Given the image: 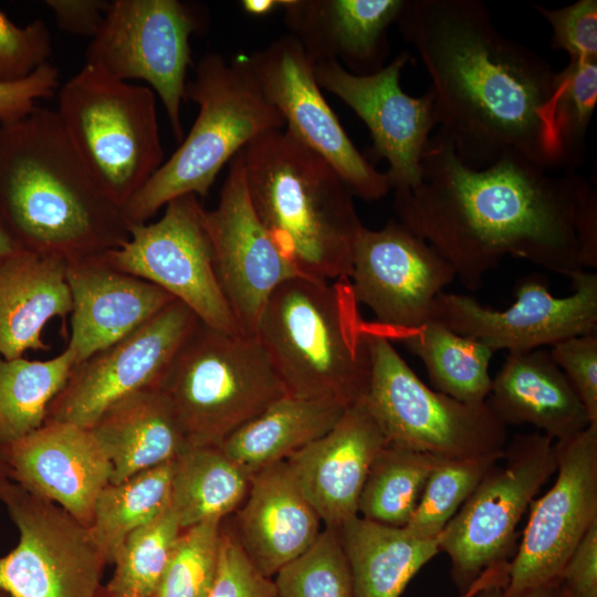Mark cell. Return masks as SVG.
Returning a JSON list of instances; mask_svg holds the SVG:
<instances>
[{
  "instance_id": "1",
  "label": "cell",
  "mask_w": 597,
  "mask_h": 597,
  "mask_svg": "<svg viewBox=\"0 0 597 597\" xmlns=\"http://www.w3.org/2000/svg\"><path fill=\"white\" fill-rule=\"evenodd\" d=\"M420 166L417 186L395 190L397 220L468 289L507 255L569 279L597 268V190L575 170L556 174L513 154L473 168L437 132Z\"/></svg>"
},
{
  "instance_id": "2",
  "label": "cell",
  "mask_w": 597,
  "mask_h": 597,
  "mask_svg": "<svg viewBox=\"0 0 597 597\" xmlns=\"http://www.w3.org/2000/svg\"><path fill=\"white\" fill-rule=\"evenodd\" d=\"M431 80L437 133L473 168L506 155L570 170L551 104L555 72L502 34L479 0H407L397 21Z\"/></svg>"
},
{
  "instance_id": "3",
  "label": "cell",
  "mask_w": 597,
  "mask_h": 597,
  "mask_svg": "<svg viewBox=\"0 0 597 597\" xmlns=\"http://www.w3.org/2000/svg\"><path fill=\"white\" fill-rule=\"evenodd\" d=\"M0 223L19 250L66 261L118 248L132 224L93 178L56 112L40 106L0 124Z\"/></svg>"
},
{
  "instance_id": "4",
  "label": "cell",
  "mask_w": 597,
  "mask_h": 597,
  "mask_svg": "<svg viewBox=\"0 0 597 597\" xmlns=\"http://www.w3.org/2000/svg\"><path fill=\"white\" fill-rule=\"evenodd\" d=\"M241 154L250 202L281 254L304 276L348 279L365 226L334 167L286 129Z\"/></svg>"
},
{
  "instance_id": "5",
  "label": "cell",
  "mask_w": 597,
  "mask_h": 597,
  "mask_svg": "<svg viewBox=\"0 0 597 597\" xmlns=\"http://www.w3.org/2000/svg\"><path fill=\"white\" fill-rule=\"evenodd\" d=\"M255 336L287 395L348 408L366 397L368 325L348 279L337 284L297 275L269 296Z\"/></svg>"
},
{
  "instance_id": "6",
  "label": "cell",
  "mask_w": 597,
  "mask_h": 597,
  "mask_svg": "<svg viewBox=\"0 0 597 597\" xmlns=\"http://www.w3.org/2000/svg\"><path fill=\"white\" fill-rule=\"evenodd\" d=\"M198 115L180 146L123 208L132 224L146 223L171 200L205 197L222 167L258 137L285 127L263 93L247 56L228 62L205 54L186 85Z\"/></svg>"
},
{
  "instance_id": "7",
  "label": "cell",
  "mask_w": 597,
  "mask_h": 597,
  "mask_svg": "<svg viewBox=\"0 0 597 597\" xmlns=\"http://www.w3.org/2000/svg\"><path fill=\"white\" fill-rule=\"evenodd\" d=\"M157 387L189 446L220 447L286 395L256 336L227 334L200 321Z\"/></svg>"
},
{
  "instance_id": "8",
  "label": "cell",
  "mask_w": 597,
  "mask_h": 597,
  "mask_svg": "<svg viewBox=\"0 0 597 597\" xmlns=\"http://www.w3.org/2000/svg\"><path fill=\"white\" fill-rule=\"evenodd\" d=\"M55 112L93 178L122 209L164 163L156 96L147 85L84 63L59 88Z\"/></svg>"
},
{
  "instance_id": "9",
  "label": "cell",
  "mask_w": 597,
  "mask_h": 597,
  "mask_svg": "<svg viewBox=\"0 0 597 597\" xmlns=\"http://www.w3.org/2000/svg\"><path fill=\"white\" fill-rule=\"evenodd\" d=\"M371 370L364 398L388 443L441 459L502 453L507 427L488 402L467 404L429 388L395 349L368 325Z\"/></svg>"
},
{
  "instance_id": "10",
  "label": "cell",
  "mask_w": 597,
  "mask_h": 597,
  "mask_svg": "<svg viewBox=\"0 0 597 597\" xmlns=\"http://www.w3.org/2000/svg\"><path fill=\"white\" fill-rule=\"evenodd\" d=\"M554 440L542 432L517 434L503 464L490 469L439 536L451 576L464 593L489 567L507 562L517 525L538 490L556 472Z\"/></svg>"
},
{
  "instance_id": "11",
  "label": "cell",
  "mask_w": 597,
  "mask_h": 597,
  "mask_svg": "<svg viewBox=\"0 0 597 597\" xmlns=\"http://www.w3.org/2000/svg\"><path fill=\"white\" fill-rule=\"evenodd\" d=\"M199 8L179 0H113L85 53L108 76L146 82L160 98L176 140L191 64L190 36L202 30Z\"/></svg>"
},
{
  "instance_id": "12",
  "label": "cell",
  "mask_w": 597,
  "mask_h": 597,
  "mask_svg": "<svg viewBox=\"0 0 597 597\" xmlns=\"http://www.w3.org/2000/svg\"><path fill=\"white\" fill-rule=\"evenodd\" d=\"M0 501L19 531L15 548L0 557V590L8 597H95L107 559L88 527L3 469Z\"/></svg>"
},
{
  "instance_id": "13",
  "label": "cell",
  "mask_w": 597,
  "mask_h": 597,
  "mask_svg": "<svg viewBox=\"0 0 597 597\" xmlns=\"http://www.w3.org/2000/svg\"><path fill=\"white\" fill-rule=\"evenodd\" d=\"M205 216L198 196L178 197L156 222L130 224L128 239L105 255L114 268L169 293L205 325L242 334L216 274Z\"/></svg>"
},
{
  "instance_id": "14",
  "label": "cell",
  "mask_w": 597,
  "mask_h": 597,
  "mask_svg": "<svg viewBox=\"0 0 597 597\" xmlns=\"http://www.w3.org/2000/svg\"><path fill=\"white\" fill-rule=\"evenodd\" d=\"M554 446L557 476L528 507L522 542L509 564L505 596L558 582L566 562L597 523V425Z\"/></svg>"
},
{
  "instance_id": "15",
  "label": "cell",
  "mask_w": 597,
  "mask_h": 597,
  "mask_svg": "<svg viewBox=\"0 0 597 597\" xmlns=\"http://www.w3.org/2000/svg\"><path fill=\"white\" fill-rule=\"evenodd\" d=\"M263 93L285 122V129L321 155L353 196L379 200L392 186L356 148L321 92L316 62L291 34L247 56Z\"/></svg>"
},
{
  "instance_id": "16",
  "label": "cell",
  "mask_w": 597,
  "mask_h": 597,
  "mask_svg": "<svg viewBox=\"0 0 597 597\" xmlns=\"http://www.w3.org/2000/svg\"><path fill=\"white\" fill-rule=\"evenodd\" d=\"M454 279L451 265L397 219L379 230L362 229L348 276L356 303L397 341L432 320L438 294Z\"/></svg>"
},
{
  "instance_id": "17",
  "label": "cell",
  "mask_w": 597,
  "mask_h": 597,
  "mask_svg": "<svg viewBox=\"0 0 597 597\" xmlns=\"http://www.w3.org/2000/svg\"><path fill=\"white\" fill-rule=\"evenodd\" d=\"M570 280L573 293L557 297L541 276L530 275L515 286L516 302L504 311L489 308L471 296L441 292L432 320L493 352L522 353L553 346L596 333L597 274L582 271Z\"/></svg>"
},
{
  "instance_id": "18",
  "label": "cell",
  "mask_w": 597,
  "mask_h": 597,
  "mask_svg": "<svg viewBox=\"0 0 597 597\" xmlns=\"http://www.w3.org/2000/svg\"><path fill=\"white\" fill-rule=\"evenodd\" d=\"M198 323L193 312L175 300L126 337L76 364L46 421L91 428L118 400L157 387Z\"/></svg>"
},
{
  "instance_id": "19",
  "label": "cell",
  "mask_w": 597,
  "mask_h": 597,
  "mask_svg": "<svg viewBox=\"0 0 597 597\" xmlns=\"http://www.w3.org/2000/svg\"><path fill=\"white\" fill-rule=\"evenodd\" d=\"M410 60L404 51L368 75L353 74L336 60L315 64L320 87L342 100L366 124L374 155L388 163L386 172L394 190L420 182L421 158L437 127L432 92L415 97L401 88V71Z\"/></svg>"
},
{
  "instance_id": "20",
  "label": "cell",
  "mask_w": 597,
  "mask_h": 597,
  "mask_svg": "<svg viewBox=\"0 0 597 597\" xmlns=\"http://www.w3.org/2000/svg\"><path fill=\"white\" fill-rule=\"evenodd\" d=\"M205 220L223 295L240 332L255 336L269 296L302 274L277 250L252 208L241 150L231 160L217 207L206 210Z\"/></svg>"
},
{
  "instance_id": "21",
  "label": "cell",
  "mask_w": 597,
  "mask_h": 597,
  "mask_svg": "<svg viewBox=\"0 0 597 597\" xmlns=\"http://www.w3.org/2000/svg\"><path fill=\"white\" fill-rule=\"evenodd\" d=\"M4 474L90 527L95 502L111 483L112 465L90 428L45 421L0 450Z\"/></svg>"
},
{
  "instance_id": "22",
  "label": "cell",
  "mask_w": 597,
  "mask_h": 597,
  "mask_svg": "<svg viewBox=\"0 0 597 597\" xmlns=\"http://www.w3.org/2000/svg\"><path fill=\"white\" fill-rule=\"evenodd\" d=\"M387 443L363 399L348 407L328 432L286 460L327 528L338 530L358 515L369 468Z\"/></svg>"
},
{
  "instance_id": "23",
  "label": "cell",
  "mask_w": 597,
  "mask_h": 597,
  "mask_svg": "<svg viewBox=\"0 0 597 597\" xmlns=\"http://www.w3.org/2000/svg\"><path fill=\"white\" fill-rule=\"evenodd\" d=\"M72 297L67 348L76 364L126 337L175 298L143 279L114 268L105 252L66 261Z\"/></svg>"
},
{
  "instance_id": "24",
  "label": "cell",
  "mask_w": 597,
  "mask_h": 597,
  "mask_svg": "<svg viewBox=\"0 0 597 597\" xmlns=\"http://www.w3.org/2000/svg\"><path fill=\"white\" fill-rule=\"evenodd\" d=\"M407 0H284L285 23L315 61L342 60L356 75L384 67L388 29Z\"/></svg>"
},
{
  "instance_id": "25",
  "label": "cell",
  "mask_w": 597,
  "mask_h": 597,
  "mask_svg": "<svg viewBox=\"0 0 597 597\" xmlns=\"http://www.w3.org/2000/svg\"><path fill=\"white\" fill-rule=\"evenodd\" d=\"M321 522L285 460L251 475L233 531L252 563L272 578L315 542Z\"/></svg>"
},
{
  "instance_id": "26",
  "label": "cell",
  "mask_w": 597,
  "mask_h": 597,
  "mask_svg": "<svg viewBox=\"0 0 597 597\" xmlns=\"http://www.w3.org/2000/svg\"><path fill=\"white\" fill-rule=\"evenodd\" d=\"M486 402L506 427L531 425L554 441L591 425L565 374L542 348L509 353Z\"/></svg>"
},
{
  "instance_id": "27",
  "label": "cell",
  "mask_w": 597,
  "mask_h": 597,
  "mask_svg": "<svg viewBox=\"0 0 597 597\" xmlns=\"http://www.w3.org/2000/svg\"><path fill=\"white\" fill-rule=\"evenodd\" d=\"M66 260L19 251L0 262V355L22 357L27 350L50 348L44 326L71 314Z\"/></svg>"
},
{
  "instance_id": "28",
  "label": "cell",
  "mask_w": 597,
  "mask_h": 597,
  "mask_svg": "<svg viewBox=\"0 0 597 597\" xmlns=\"http://www.w3.org/2000/svg\"><path fill=\"white\" fill-rule=\"evenodd\" d=\"M90 429L111 462V483L172 461L189 446L169 399L158 387L118 400Z\"/></svg>"
},
{
  "instance_id": "29",
  "label": "cell",
  "mask_w": 597,
  "mask_h": 597,
  "mask_svg": "<svg viewBox=\"0 0 597 597\" xmlns=\"http://www.w3.org/2000/svg\"><path fill=\"white\" fill-rule=\"evenodd\" d=\"M354 597H400L408 583L439 552V540H422L359 515L338 530Z\"/></svg>"
},
{
  "instance_id": "30",
  "label": "cell",
  "mask_w": 597,
  "mask_h": 597,
  "mask_svg": "<svg viewBox=\"0 0 597 597\" xmlns=\"http://www.w3.org/2000/svg\"><path fill=\"white\" fill-rule=\"evenodd\" d=\"M346 409L286 394L231 433L220 448L251 476L324 436Z\"/></svg>"
},
{
  "instance_id": "31",
  "label": "cell",
  "mask_w": 597,
  "mask_h": 597,
  "mask_svg": "<svg viewBox=\"0 0 597 597\" xmlns=\"http://www.w3.org/2000/svg\"><path fill=\"white\" fill-rule=\"evenodd\" d=\"M250 475L220 447L187 446L172 460L170 507L182 530L235 511Z\"/></svg>"
},
{
  "instance_id": "32",
  "label": "cell",
  "mask_w": 597,
  "mask_h": 597,
  "mask_svg": "<svg viewBox=\"0 0 597 597\" xmlns=\"http://www.w3.org/2000/svg\"><path fill=\"white\" fill-rule=\"evenodd\" d=\"M398 341L423 363L437 391L467 404L486 401L492 387L489 366L495 352L485 344L434 320Z\"/></svg>"
},
{
  "instance_id": "33",
  "label": "cell",
  "mask_w": 597,
  "mask_h": 597,
  "mask_svg": "<svg viewBox=\"0 0 597 597\" xmlns=\"http://www.w3.org/2000/svg\"><path fill=\"white\" fill-rule=\"evenodd\" d=\"M75 365L67 347L46 360L0 355V450L44 425Z\"/></svg>"
},
{
  "instance_id": "34",
  "label": "cell",
  "mask_w": 597,
  "mask_h": 597,
  "mask_svg": "<svg viewBox=\"0 0 597 597\" xmlns=\"http://www.w3.org/2000/svg\"><path fill=\"white\" fill-rule=\"evenodd\" d=\"M171 475L169 461L102 490L88 530L107 562H113L132 532L170 507Z\"/></svg>"
},
{
  "instance_id": "35",
  "label": "cell",
  "mask_w": 597,
  "mask_h": 597,
  "mask_svg": "<svg viewBox=\"0 0 597 597\" xmlns=\"http://www.w3.org/2000/svg\"><path fill=\"white\" fill-rule=\"evenodd\" d=\"M440 459L387 443L369 468L359 496L358 515L376 523L405 527Z\"/></svg>"
},
{
  "instance_id": "36",
  "label": "cell",
  "mask_w": 597,
  "mask_h": 597,
  "mask_svg": "<svg viewBox=\"0 0 597 597\" xmlns=\"http://www.w3.org/2000/svg\"><path fill=\"white\" fill-rule=\"evenodd\" d=\"M503 453L467 459H440L405 528L422 540H438L447 524Z\"/></svg>"
},
{
  "instance_id": "37",
  "label": "cell",
  "mask_w": 597,
  "mask_h": 597,
  "mask_svg": "<svg viewBox=\"0 0 597 597\" xmlns=\"http://www.w3.org/2000/svg\"><path fill=\"white\" fill-rule=\"evenodd\" d=\"M182 528L171 507L132 532L113 563L109 594L154 597Z\"/></svg>"
},
{
  "instance_id": "38",
  "label": "cell",
  "mask_w": 597,
  "mask_h": 597,
  "mask_svg": "<svg viewBox=\"0 0 597 597\" xmlns=\"http://www.w3.org/2000/svg\"><path fill=\"white\" fill-rule=\"evenodd\" d=\"M597 104V60H569L555 74L551 104L556 138L569 169L584 163L585 139Z\"/></svg>"
},
{
  "instance_id": "39",
  "label": "cell",
  "mask_w": 597,
  "mask_h": 597,
  "mask_svg": "<svg viewBox=\"0 0 597 597\" xmlns=\"http://www.w3.org/2000/svg\"><path fill=\"white\" fill-rule=\"evenodd\" d=\"M273 582L279 597H354L338 533L327 527L304 553L283 566Z\"/></svg>"
},
{
  "instance_id": "40",
  "label": "cell",
  "mask_w": 597,
  "mask_h": 597,
  "mask_svg": "<svg viewBox=\"0 0 597 597\" xmlns=\"http://www.w3.org/2000/svg\"><path fill=\"white\" fill-rule=\"evenodd\" d=\"M222 520L181 531L154 597H208L218 567Z\"/></svg>"
},
{
  "instance_id": "41",
  "label": "cell",
  "mask_w": 597,
  "mask_h": 597,
  "mask_svg": "<svg viewBox=\"0 0 597 597\" xmlns=\"http://www.w3.org/2000/svg\"><path fill=\"white\" fill-rule=\"evenodd\" d=\"M51 33L42 20L17 25L0 8V83L21 81L49 62Z\"/></svg>"
},
{
  "instance_id": "42",
  "label": "cell",
  "mask_w": 597,
  "mask_h": 597,
  "mask_svg": "<svg viewBox=\"0 0 597 597\" xmlns=\"http://www.w3.org/2000/svg\"><path fill=\"white\" fill-rule=\"evenodd\" d=\"M208 597H279L272 578L252 563L233 528L222 524L218 567Z\"/></svg>"
},
{
  "instance_id": "43",
  "label": "cell",
  "mask_w": 597,
  "mask_h": 597,
  "mask_svg": "<svg viewBox=\"0 0 597 597\" xmlns=\"http://www.w3.org/2000/svg\"><path fill=\"white\" fill-rule=\"evenodd\" d=\"M532 7L553 30L552 49L566 52L569 60H597L596 0H578L558 9Z\"/></svg>"
},
{
  "instance_id": "44",
  "label": "cell",
  "mask_w": 597,
  "mask_h": 597,
  "mask_svg": "<svg viewBox=\"0 0 597 597\" xmlns=\"http://www.w3.org/2000/svg\"><path fill=\"white\" fill-rule=\"evenodd\" d=\"M565 374L591 425H597V335L590 333L564 339L549 350Z\"/></svg>"
},
{
  "instance_id": "45",
  "label": "cell",
  "mask_w": 597,
  "mask_h": 597,
  "mask_svg": "<svg viewBox=\"0 0 597 597\" xmlns=\"http://www.w3.org/2000/svg\"><path fill=\"white\" fill-rule=\"evenodd\" d=\"M60 73L50 62L30 76L11 83H0V124L17 122L38 105L40 100L51 98L59 88Z\"/></svg>"
},
{
  "instance_id": "46",
  "label": "cell",
  "mask_w": 597,
  "mask_h": 597,
  "mask_svg": "<svg viewBox=\"0 0 597 597\" xmlns=\"http://www.w3.org/2000/svg\"><path fill=\"white\" fill-rule=\"evenodd\" d=\"M558 582L567 597H597V523L566 562Z\"/></svg>"
},
{
  "instance_id": "47",
  "label": "cell",
  "mask_w": 597,
  "mask_h": 597,
  "mask_svg": "<svg viewBox=\"0 0 597 597\" xmlns=\"http://www.w3.org/2000/svg\"><path fill=\"white\" fill-rule=\"evenodd\" d=\"M111 1L46 0L57 27L67 33L94 38L98 32Z\"/></svg>"
},
{
  "instance_id": "48",
  "label": "cell",
  "mask_w": 597,
  "mask_h": 597,
  "mask_svg": "<svg viewBox=\"0 0 597 597\" xmlns=\"http://www.w3.org/2000/svg\"><path fill=\"white\" fill-rule=\"evenodd\" d=\"M510 562H502L486 568L478 579L462 594L461 597H476L483 589L495 585L506 584Z\"/></svg>"
},
{
  "instance_id": "49",
  "label": "cell",
  "mask_w": 597,
  "mask_h": 597,
  "mask_svg": "<svg viewBox=\"0 0 597 597\" xmlns=\"http://www.w3.org/2000/svg\"><path fill=\"white\" fill-rule=\"evenodd\" d=\"M505 585L506 584L492 585L480 591L476 597H562L559 582L526 589L512 596L503 595L502 590Z\"/></svg>"
},
{
  "instance_id": "50",
  "label": "cell",
  "mask_w": 597,
  "mask_h": 597,
  "mask_svg": "<svg viewBox=\"0 0 597 597\" xmlns=\"http://www.w3.org/2000/svg\"><path fill=\"white\" fill-rule=\"evenodd\" d=\"M284 0H243L241 7L244 12L254 17H263L282 8Z\"/></svg>"
},
{
  "instance_id": "51",
  "label": "cell",
  "mask_w": 597,
  "mask_h": 597,
  "mask_svg": "<svg viewBox=\"0 0 597 597\" xmlns=\"http://www.w3.org/2000/svg\"><path fill=\"white\" fill-rule=\"evenodd\" d=\"M19 251L21 250H19L0 223V262Z\"/></svg>"
},
{
  "instance_id": "52",
  "label": "cell",
  "mask_w": 597,
  "mask_h": 597,
  "mask_svg": "<svg viewBox=\"0 0 597 597\" xmlns=\"http://www.w3.org/2000/svg\"><path fill=\"white\" fill-rule=\"evenodd\" d=\"M109 597H142V596L130 595V594H109Z\"/></svg>"
},
{
  "instance_id": "53",
  "label": "cell",
  "mask_w": 597,
  "mask_h": 597,
  "mask_svg": "<svg viewBox=\"0 0 597 597\" xmlns=\"http://www.w3.org/2000/svg\"><path fill=\"white\" fill-rule=\"evenodd\" d=\"M0 597H8L3 591L0 590Z\"/></svg>"
},
{
  "instance_id": "54",
  "label": "cell",
  "mask_w": 597,
  "mask_h": 597,
  "mask_svg": "<svg viewBox=\"0 0 597 597\" xmlns=\"http://www.w3.org/2000/svg\"><path fill=\"white\" fill-rule=\"evenodd\" d=\"M561 590H562V589H561ZM562 597H567V596L563 593V590H562Z\"/></svg>"
},
{
  "instance_id": "55",
  "label": "cell",
  "mask_w": 597,
  "mask_h": 597,
  "mask_svg": "<svg viewBox=\"0 0 597 597\" xmlns=\"http://www.w3.org/2000/svg\"><path fill=\"white\" fill-rule=\"evenodd\" d=\"M1 471H2V467H1V464H0V472H1Z\"/></svg>"
}]
</instances>
